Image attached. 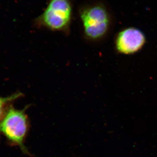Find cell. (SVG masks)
<instances>
[{
    "label": "cell",
    "mask_w": 157,
    "mask_h": 157,
    "mask_svg": "<svg viewBox=\"0 0 157 157\" xmlns=\"http://www.w3.org/2000/svg\"><path fill=\"white\" fill-rule=\"evenodd\" d=\"M84 36L98 42L104 39L111 28L112 19L107 8L101 4L84 6L79 11Z\"/></svg>",
    "instance_id": "6da1fadb"
},
{
    "label": "cell",
    "mask_w": 157,
    "mask_h": 157,
    "mask_svg": "<svg viewBox=\"0 0 157 157\" xmlns=\"http://www.w3.org/2000/svg\"><path fill=\"white\" fill-rule=\"evenodd\" d=\"M29 106L22 109H15L12 105L0 122V133L12 146L18 147L24 154L31 156L25 145L29 129V122L26 111Z\"/></svg>",
    "instance_id": "7a4b0ae2"
},
{
    "label": "cell",
    "mask_w": 157,
    "mask_h": 157,
    "mask_svg": "<svg viewBox=\"0 0 157 157\" xmlns=\"http://www.w3.org/2000/svg\"><path fill=\"white\" fill-rule=\"evenodd\" d=\"M72 18V6L70 0H48L42 14L35 24L50 30L69 34Z\"/></svg>",
    "instance_id": "3957f363"
},
{
    "label": "cell",
    "mask_w": 157,
    "mask_h": 157,
    "mask_svg": "<svg viewBox=\"0 0 157 157\" xmlns=\"http://www.w3.org/2000/svg\"><path fill=\"white\" fill-rule=\"evenodd\" d=\"M146 42V37L142 31L136 28H128L121 31L116 37V50L122 54H134L142 49Z\"/></svg>",
    "instance_id": "277c9868"
},
{
    "label": "cell",
    "mask_w": 157,
    "mask_h": 157,
    "mask_svg": "<svg viewBox=\"0 0 157 157\" xmlns=\"http://www.w3.org/2000/svg\"><path fill=\"white\" fill-rule=\"evenodd\" d=\"M22 95L21 93H16L7 97H0V122L12 105L11 103L21 98Z\"/></svg>",
    "instance_id": "5b68a950"
}]
</instances>
